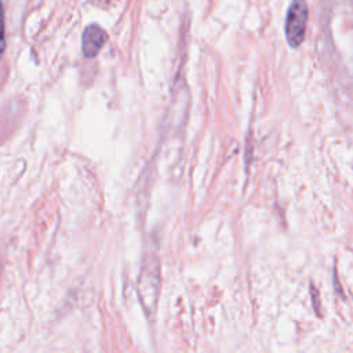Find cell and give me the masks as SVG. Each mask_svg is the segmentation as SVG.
Masks as SVG:
<instances>
[{
  "label": "cell",
  "instance_id": "6da1fadb",
  "mask_svg": "<svg viewBox=\"0 0 353 353\" xmlns=\"http://www.w3.org/2000/svg\"><path fill=\"white\" fill-rule=\"evenodd\" d=\"M307 23V7L303 0H292L285 18V39L292 48L302 44Z\"/></svg>",
  "mask_w": 353,
  "mask_h": 353
},
{
  "label": "cell",
  "instance_id": "7a4b0ae2",
  "mask_svg": "<svg viewBox=\"0 0 353 353\" xmlns=\"http://www.w3.org/2000/svg\"><path fill=\"white\" fill-rule=\"evenodd\" d=\"M106 41V33L98 25H88L81 36V50L87 58H94Z\"/></svg>",
  "mask_w": 353,
  "mask_h": 353
},
{
  "label": "cell",
  "instance_id": "3957f363",
  "mask_svg": "<svg viewBox=\"0 0 353 353\" xmlns=\"http://www.w3.org/2000/svg\"><path fill=\"white\" fill-rule=\"evenodd\" d=\"M4 10L0 1V58L6 50V34H4Z\"/></svg>",
  "mask_w": 353,
  "mask_h": 353
}]
</instances>
